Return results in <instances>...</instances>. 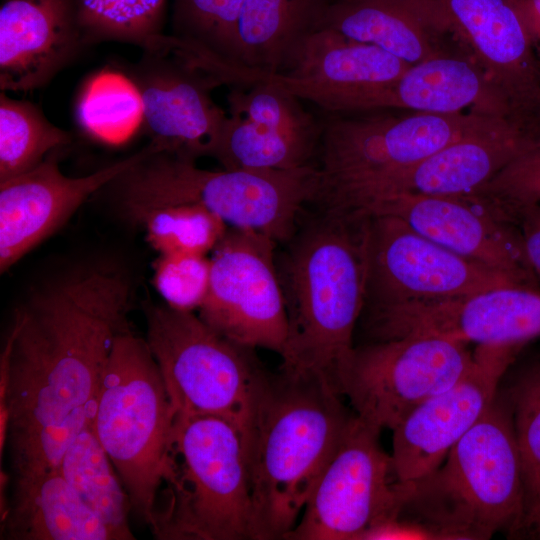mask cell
<instances>
[{"instance_id": "6da1fadb", "label": "cell", "mask_w": 540, "mask_h": 540, "mask_svg": "<svg viewBox=\"0 0 540 540\" xmlns=\"http://www.w3.org/2000/svg\"><path fill=\"white\" fill-rule=\"evenodd\" d=\"M129 280L94 268L48 287L17 310L0 359V437L93 420L118 334L130 330Z\"/></svg>"}, {"instance_id": "7a4b0ae2", "label": "cell", "mask_w": 540, "mask_h": 540, "mask_svg": "<svg viewBox=\"0 0 540 540\" xmlns=\"http://www.w3.org/2000/svg\"><path fill=\"white\" fill-rule=\"evenodd\" d=\"M369 224L361 209L323 206L277 262L287 314L279 371L342 397L365 303Z\"/></svg>"}, {"instance_id": "3957f363", "label": "cell", "mask_w": 540, "mask_h": 540, "mask_svg": "<svg viewBox=\"0 0 540 540\" xmlns=\"http://www.w3.org/2000/svg\"><path fill=\"white\" fill-rule=\"evenodd\" d=\"M313 379L270 375L245 442L250 539H286L354 415Z\"/></svg>"}, {"instance_id": "277c9868", "label": "cell", "mask_w": 540, "mask_h": 540, "mask_svg": "<svg viewBox=\"0 0 540 540\" xmlns=\"http://www.w3.org/2000/svg\"><path fill=\"white\" fill-rule=\"evenodd\" d=\"M397 486V519L419 536L486 540L505 529L517 532L525 512L522 465L499 394L438 468Z\"/></svg>"}, {"instance_id": "5b68a950", "label": "cell", "mask_w": 540, "mask_h": 540, "mask_svg": "<svg viewBox=\"0 0 540 540\" xmlns=\"http://www.w3.org/2000/svg\"><path fill=\"white\" fill-rule=\"evenodd\" d=\"M124 212L136 222L167 205L194 204L218 215L232 228L264 233L277 243L296 231L303 207L317 199V165L290 170L211 171L195 160L157 152L114 181Z\"/></svg>"}, {"instance_id": "8992f818", "label": "cell", "mask_w": 540, "mask_h": 540, "mask_svg": "<svg viewBox=\"0 0 540 540\" xmlns=\"http://www.w3.org/2000/svg\"><path fill=\"white\" fill-rule=\"evenodd\" d=\"M162 487L150 526L156 539H250L246 452L240 432L228 421L175 417Z\"/></svg>"}, {"instance_id": "52a82bcc", "label": "cell", "mask_w": 540, "mask_h": 540, "mask_svg": "<svg viewBox=\"0 0 540 540\" xmlns=\"http://www.w3.org/2000/svg\"><path fill=\"white\" fill-rule=\"evenodd\" d=\"M175 412L145 339L117 335L100 382L93 428L130 498L150 526L166 471Z\"/></svg>"}, {"instance_id": "ba28073f", "label": "cell", "mask_w": 540, "mask_h": 540, "mask_svg": "<svg viewBox=\"0 0 540 540\" xmlns=\"http://www.w3.org/2000/svg\"><path fill=\"white\" fill-rule=\"evenodd\" d=\"M146 342L175 417L215 416L245 444L270 375L254 350L210 328L195 312L148 304Z\"/></svg>"}, {"instance_id": "9c48e42d", "label": "cell", "mask_w": 540, "mask_h": 540, "mask_svg": "<svg viewBox=\"0 0 540 540\" xmlns=\"http://www.w3.org/2000/svg\"><path fill=\"white\" fill-rule=\"evenodd\" d=\"M503 118L480 112L330 117L318 154L316 201L347 206L449 143Z\"/></svg>"}, {"instance_id": "30bf717a", "label": "cell", "mask_w": 540, "mask_h": 540, "mask_svg": "<svg viewBox=\"0 0 540 540\" xmlns=\"http://www.w3.org/2000/svg\"><path fill=\"white\" fill-rule=\"evenodd\" d=\"M276 246L264 233L229 227L211 252L209 290L197 315L238 345L280 354L287 314Z\"/></svg>"}, {"instance_id": "8fae6325", "label": "cell", "mask_w": 540, "mask_h": 540, "mask_svg": "<svg viewBox=\"0 0 540 540\" xmlns=\"http://www.w3.org/2000/svg\"><path fill=\"white\" fill-rule=\"evenodd\" d=\"M467 344L408 336L356 347L344 397L354 414L391 431L417 406L450 387L474 362Z\"/></svg>"}, {"instance_id": "7c38bea8", "label": "cell", "mask_w": 540, "mask_h": 540, "mask_svg": "<svg viewBox=\"0 0 540 540\" xmlns=\"http://www.w3.org/2000/svg\"><path fill=\"white\" fill-rule=\"evenodd\" d=\"M380 431L353 415L289 540H360L396 520L399 492Z\"/></svg>"}, {"instance_id": "4fadbf2b", "label": "cell", "mask_w": 540, "mask_h": 540, "mask_svg": "<svg viewBox=\"0 0 540 540\" xmlns=\"http://www.w3.org/2000/svg\"><path fill=\"white\" fill-rule=\"evenodd\" d=\"M369 215L363 311L449 299L521 284L436 244L398 218Z\"/></svg>"}, {"instance_id": "5bb4252c", "label": "cell", "mask_w": 540, "mask_h": 540, "mask_svg": "<svg viewBox=\"0 0 540 540\" xmlns=\"http://www.w3.org/2000/svg\"><path fill=\"white\" fill-rule=\"evenodd\" d=\"M436 32L470 50L507 103L512 120L530 133L540 108V64L511 0H403Z\"/></svg>"}, {"instance_id": "9a60e30c", "label": "cell", "mask_w": 540, "mask_h": 540, "mask_svg": "<svg viewBox=\"0 0 540 540\" xmlns=\"http://www.w3.org/2000/svg\"><path fill=\"white\" fill-rule=\"evenodd\" d=\"M371 342L439 337L522 349L540 337V289L510 284L449 299L362 312Z\"/></svg>"}, {"instance_id": "2e32d148", "label": "cell", "mask_w": 540, "mask_h": 540, "mask_svg": "<svg viewBox=\"0 0 540 540\" xmlns=\"http://www.w3.org/2000/svg\"><path fill=\"white\" fill-rule=\"evenodd\" d=\"M132 77L143 104V120L152 143L162 152L195 160L212 157L227 113L210 91L221 85L160 34L145 47Z\"/></svg>"}, {"instance_id": "e0dca14e", "label": "cell", "mask_w": 540, "mask_h": 540, "mask_svg": "<svg viewBox=\"0 0 540 540\" xmlns=\"http://www.w3.org/2000/svg\"><path fill=\"white\" fill-rule=\"evenodd\" d=\"M390 215L464 258L540 289L529 265L519 227L483 198L389 193L350 207Z\"/></svg>"}, {"instance_id": "ac0fdd59", "label": "cell", "mask_w": 540, "mask_h": 540, "mask_svg": "<svg viewBox=\"0 0 540 540\" xmlns=\"http://www.w3.org/2000/svg\"><path fill=\"white\" fill-rule=\"evenodd\" d=\"M520 348L477 346L469 370L412 410L393 430L395 480L405 483L438 468L494 403Z\"/></svg>"}, {"instance_id": "d6986e66", "label": "cell", "mask_w": 540, "mask_h": 540, "mask_svg": "<svg viewBox=\"0 0 540 540\" xmlns=\"http://www.w3.org/2000/svg\"><path fill=\"white\" fill-rule=\"evenodd\" d=\"M301 99L269 82L232 87L212 155L227 170H290L315 165L324 122Z\"/></svg>"}, {"instance_id": "ffe728a7", "label": "cell", "mask_w": 540, "mask_h": 540, "mask_svg": "<svg viewBox=\"0 0 540 540\" xmlns=\"http://www.w3.org/2000/svg\"><path fill=\"white\" fill-rule=\"evenodd\" d=\"M162 150L152 142L97 171L69 177L48 156L23 174L0 182V271L6 272L57 231L93 193Z\"/></svg>"}, {"instance_id": "44dd1931", "label": "cell", "mask_w": 540, "mask_h": 540, "mask_svg": "<svg viewBox=\"0 0 540 540\" xmlns=\"http://www.w3.org/2000/svg\"><path fill=\"white\" fill-rule=\"evenodd\" d=\"M410 65L379 47L321 27L306 37L286 72L259 74L257 81L334 113L342 101L396 80Z\"/></svg>"}, {"instance_id": "7402d4cb", "label": "cell", "mask_w": 540, "mask_h": 540, "mask_svg": "<svg viewBox=\"0 0 540 540\" xmlns=\"http://www.w3.org/2000/svg\"><path fill=\"white\" fill-rule=\"evenodd\" d=\"M85 45L74 0H4L1 91L25 92L47 84Z\"/></svg>"}, {"instance_id": "603a6c76", "label": "cell", "mask_w": 540, "mask_h": 540, "mask_svg": "<svg viewBox=\"0 0 540 540\" xmlns=\"http://www.w3.org/2000/svg\"><path fill=\"white\" fill-rule=\"evenodd\" d=\"M382 108L434 114L471 109L512 120L507 103L476 63L444 53L410 65L388 84L347 98L334 113Z\"/></svg>"}, {"instance_id": "cb8c5ba5", "label": "cell", "mask_w": 540, "mask_h": 540, "mask_svg": "<svg viewBox=\"0 0 540 540\" xmlns=\"http://www.w3.org/2000/svg\"><path fill=\"white\" fill-rule=\"evenodd\" d=\"M535 138L512 120L501 119L449 143L348 206L389 193L475 194Z\"/></svg>"}, {"instance_id": "d4e9b609", "label": "cell", "mask_w": 540, "mask_h": 540, "mask_svg": "<svg viewBox=\"0 0 540 540\" xmlns=\"http://www.w3.org/2000/svg\"><path fill=\"white\" fill-rule=\"evenodd\" d=\"M1 521L10 540H116L59 470L15 477Z\"/></svg>"}, {"instance_id": "484cf974", "label": "cell", "mask_w": 540, "mask_h": 540, "mask_svg": "<svg viewBox=\"0 0 540 540\" xmlns=\"http://www.w3.org/2000/svg\"><path fill=\"white\" fill-rule=\"evenodd\" d=\"M328 0H243L237 27L241 68L259 74L286 72L313 31Z\"/></svg>"}, {"instance_id": "4316f807", "label": "cell", "mask_w": 540, "mask_h": 540, "mask_svg": "<svg viewBox=\"0 0 540 540\" xmlns=\"http://www.w3.org/2000/svg\"><path fill=\"white\" fill-rule=\"evenodd\" d=\"M321 27L379 47L409 64L442 54L434 41L436 31L403 0L330 2Z\"/></svg>"}, {"instance_id": "83f0119b", "label": "cell", "mask_w": 540, "mask_h": 540, "mask_svg": "<svg viewBox=\"0 0 540 540\" xmlns=\"http://www.w3.org/2000/svg\"><path fill=\"white\" fill-rule=\"evenodd\" d=\"M58 470L116 540L135 539L128 522L129 495L95 434L93 420L69 446Z\"/></svg>"}, {"instance_id": "f1b7e54d", "label": "cell", "mask_w": 540, "mask_h": 540, "mask_svg": "<svg viewBox=\"0 0 540 540\" xmlns=\"http://www.w3.org/2000/svg\"><path fill=\"white\" fill-rule=\"evenodd\" d=\"M77 126L90 138L106 144L129 139L144 124L139 89L130 75L104 68L89 76L75 100Z\"/></svg>"}, {"instance_id": "f546056e", "label": "cell", "mask_w": 540, "mask_h": 540, "mask_svg": "<svg viewBox=\"0 0 540 540\" xmlns=\"http://www.w3.org/2000/svg\"><path fill=\"white\" fill-rule=\"evenodd\" d=\"M71 142L34 104L0 93V182L41 164Z\"/></svg>"}, {"instance_id": "4dcf8cb0", "label": "cell", "mask_w": 540, "mask_h": 540, "mask_svg": "<svg viewBox=\"0 0 540 540\" xmlns=\"http://www.w3.org/2000/svg\"><path fill=\"white\" fill-rule=\"evenodd\" d=\"M243 0H173V36L196 53L245 72L239 59L237 27Z\"/></svg>"}, {"instance_id": "1f68e13d", "label": "cell", "mask_w": 540, "mask_h": 540, "mask_svg": "<svg viewBox=\"0 0 540 540\" xmlns=\"http://www.w3.org/2000/svg\"><path fill=\"white\" fill-rule=\"evenodd\" d=\"M498 394L509 412L522 465L525 512L519 531L540 506V356Z\"/></svg>"}, {"instance_id": "d6a6232c", "label": "cell", "mask_w": 540, "mask_h": 540, "mask_svg": "<svg viewBox=\"0 0 540 540\" xmlns=\"http://www.w3.org/2000/svg\"><path fill=\"white\" fill-rule=\"evenodd\" d=\"M87 44L114 40L144 47L162 34L167 0H74Z\"/></svg>"}, {"instance_id": "836d02e7", "label": "cell", "mask_w": 540, "mask_h": 540, "mask_svg": "<svg viewBox=\"0 0 540 540\" xmlns=\"http://www.w3.org/2000/svg\"><path fill=\"white\" fill-rule=\"evenodd\" d=\"M136 222L158 254L190 253L207 255L228 230L218 215L194 204H174L154 208Z\"/></svg>"}, {"instance_id": "e575fe53", "label": "cell", "mask_w": 540, "mask_h": 540, "mask_svg": "<svg viewBox=\"0 0 540 540\" xmlns=\"http://www.w3.org/2000/svg\"><path fill=\"white\" fill-rule=\"evenodd\" d=\"M475 195L516 224L523 212L540 205V137L521 150Z\"/></svg>"}, {"instance_id": "d590c367", "label": "cell", "mask_w": 540, "mask_h": 540, "mask_svg": "<svg viewBox=\"0 0 540 540\" xmlns=\"http://www.w3.org/2000/svg\"><path fill=\"white\" fill-rule=\"evenodd\" d=\"M211 262L207 255L159 254L153 263V285L169 307L198 311L210 284Z\"/></svg>"}, {"instance_id": "8d00e7d4", "label": "cell", "mask_w": 540, "mask_h": 540, "mask_svg": "<svg viewBox=\"0 0 540 540\" xmlns=\"http://www.w3.org/2000/svg\"><path fill=\"white\" fill-rule=\"evenodd\" d=\"M517 225L529 265L540 286V205L523 212Z\"/></svg>"}, {"instance_id": "74e56055", "label": "cell", "mask_w": 540, "mask_h": 540, "mask_svg": "<svg viewBox=\"0 0 540 540\" xmlns=\"http://www.w3.org/2000/svg\"><path fill=\"white\" fill-rule=\"evenodd\" d=\"M533 41L540 42V0H511ZM540 63V52H539Z\"/></svg>"}, {"instance_id": "f35d334b", "label": "cell", "mask_w": 540, "mask_h": 540, "mask_svg": "<svg viewBox=\"0 0 540 540\" xmlns=\"http://www.w3.org/2000/svg\"><path fill=\"white\" fill-rule=\"evenodd\" d=\"M520 530H528L532 535L540 537V506L526 520Z\"/></svg>"}, {"instance_id": "ab89813d", "label": "cell", "mask_w": 540, "mask_h": 540, "mask_svg": "<svg viewBox=\"0 0 540 540\" xmlns=\"http://www.w3.org/2000/svg\"><path fill=\"white\" fill-rule=\"evenodd\" d=\"M530 133L535 137L540 136V108L531 124Z\"/></svg>"}]
</instances>
